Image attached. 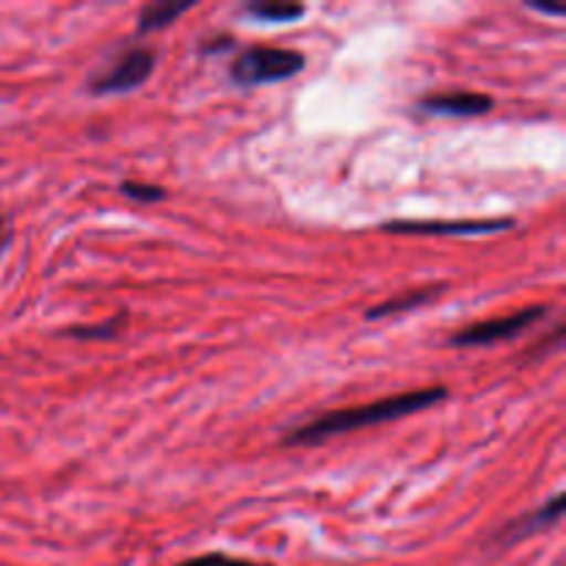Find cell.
Returning <instances> with one entry per match:
<instances>
[{"instance_id":"obj_1","label":"cell","mask_w":566,"mask_h":566,"mask_svg":"<svg viewBox=\"0 0 566 566\" xmlns=\"http://www.w3.org/2000/svg\"><path fill=\"white\" fill-rule=\"evenodd\" d=\"M446 396H448L446 387H426V390L401 392V396L381 398V401L363 403V407L326 412L321 415V418L310 420L307 426L293 429L291 434L282 440V446H321V442L332 440V437L352 434V431L392 423V420H401L407 418V415L423 412V409L440 403Z\"/></svg>"},{"instance_id":"obj_2","label":"cell","mask_w":566,"mask_h":566,"mask_svg":"<svg viewBox=\"0 0 566 566\" xmlns=\"http://www.w3.org/2000/svg\"><path fill=\"white\" fill-rule=\"evenodd\" d=\"M304 70V55L291 48L252 44L243 48L230 64V77L238 86H265L298 75Z\"/></svg>"},{"instance_id":"obj_3","label":"cell","mask_w":566,"mask_h":566,"mask_svg":"<svg viewBox=\"0 0 566 566\" xmlns=\"http://www.w3.org/2000/svg\"><path fill=\"white\" fill-rule=\"evenodd\" d=\"M155 50L147 48V44H138V48L125 50L114 64L105 72H97V75L88 81V92L92 94H122L133 92V88L142 86L155 70Z\"/></svg>"},{"instance_id":"obj_4","label":"cell","mask_w":566,"mask_h":566,"mask_svg":"<svg viewBox=\"0 0 566 566\" xmlns=\"http://www.w3.org/2000/svg\"><path fill=\"white\" fill-rule=\"evenodd\" d=\"M547 315V307H528V310H520V313L512 315H503V318H490V321H481V324L468 326V329L457 332L451 335V346H492V343H501V340H512L517 337L520 332L534 326L536 321H542Z\"/></svg>"},{"instance_id":"obj_5","label":"cell","mask_w":566,"mask_h":566,"mask_svg":"<svg viewBox=\"0 0 566 566\" xmlns=\"http://www.w3.org/2000/svg\"><path fill=\"white\" fill-rule=\"evenodd\" d=\"M512 219H459V221H390L381 230L396 235H495L512 230Z\"/></svg>"},{"instance_id":"obj_6","label":"cell","mask_w":566,"mask_h":566,"mask_svg":"<svg viewBox=\"0 0 566 566\" xmlns=\"http://www.w3.org/2000/svg\"><path fill=\"white\" fill-rule=\"evenodd\" d=\"M420 108L442 116H481L492 108V97L481 92L429 94V97L420 99Z\"/></svg>"},{"instance_id":"obj_7","label":"cell","mask_w":566,"mask_h":566,"mask_svg":"<svg viewBox=\"0 0 566 566\" xmlns=\"http://www.w3.org/2000/svg\"><path fill=\"white\" fill-rule=\"evenodd\" d=\"M562 514H564V495L558 492V495L551 497V503H545L542 509H536L534 514H525V517L512 520V523H509L506 528L497 534V539L520 542L531 534H539V531L551 528L553 523H558V520H562Z\"/></svg>"},{"instance_id":"obj_8","label":"cell","mask_w":566,"mask_h":566,"mask_svg":"<svg viewBox=\"0 0 566 566\" xmlns=\"http://www.w3.org/2000/svg\"><path fill=\"white\" fill-rule=\"evenodd\" d=\"M446 291V285H429V287H418V291H407L401 293V296L390 298V302H381L379 307L368 310V318L376 321V318H387V315H398V313H407V310H418L423 307V304L434 302L440 293Z\"/></svg>"},{"instance_id":"obj_9","label":"cell","mask_w":566,"mask_h":566,"mask_svg":"<svg viewBox=\"0 0 566 566\" xmlns=\"http://www.w3.org/2000/svg\"><path fill=\"white\" fill-rule=\"evenodd\" d=\"M191 9V3H171V0H160V3H149L138 11V31L153 33L160 28L171 25L180 14Z\"/></svg>"},{"instance_id":"obj_10","label":"cell","mask_w":566,"mask_h":566,"mask_svg":"<svg viewBox=\"0 0 566 566\" xmlns=\"http://www.w3.org/2000/svg\"><path fill=\"white\" fill-rule=\"evenodd\" d=\"M247 11L258 20L265 22H291L304 14L302 3H280V0H269V3H249Z\"/></svg>"},{"instance_id":"obj_11","label":"cell","mask_w":566,"mask_h":566,"mask_svg":"<svg viewBox=\"0 0 566 566\" xmlns=\"http://www.w3.org/2000/svg\"><path fill=\"white\" fill-rule=\"evenodd\" d=\"M125 324H127V315H116V318H111L108 324L75 326V329H66V335L77 337V340H111V337L119 335Z\"/></svg>"},{"instance_id":"obj_12","label":"cell","mask_w":566,"mask_h":566,"mask_svg":"<svg viewBox=\"0 0 566 566\" xmlns=\"http://www.w3.org/2000/svg\"><path fill=\"white\" fill-rule=\"evenodd\" d=\"M119 191L125 193L127 199H133V202H158V199H164V188L138 180H125L119 186Z\"/></svg>"},{"instance_id":"obj_13","label":"cell","mask_w":566,"mask_h":566,"mask_svg":"<svg viewBox=\"0 0 566 566\" xmlns=\"http://www.w3.org/2000/svg\"><path fill=\"white\" fill-rule=\"evenodd\" d=\"M177 566H271V564H254V562H247V558H230L224 556V553H208V556L188 558V562Z\"/></svg>"},{"instance_id":"obj_14","label":"cell","mask_w":566,"mask_h":566,"mask_svg":"<svg viewBox=\"0 0 566 566\" xmlns=\"http://www.w3.org/2000/svg\"><path fill=\"white\" fill-rule=\"evenodd\" d=\"M6 238H9V230H6V224H3V219H0V249H3V243H6Z\"/></svg>"}]
</instances>
